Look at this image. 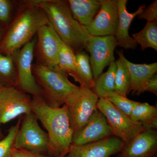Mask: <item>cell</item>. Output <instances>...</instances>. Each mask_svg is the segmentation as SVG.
I'll return each instance as SVG.
<instances>
[{"label": "cell", "mask_w": 157, "mask_h": 157, "mask_svg": "<svg viewBox=\"0 0 157 157\" xmlns=\"http://www.w3.org/2000/svg\"><path fill=\"white\" fill-rule=\"evenodd\" d=\"M15 16L0 42V52L13 56L32 40L40 28L49 23L36 0L17 1Z\"/></svg>", "instance_id": "6da1fadb"}, {"label": "cell", "mask_w": 157, "mask_h": 157, "mask_svg": "<svg viewBox=\"0 0 157 157\" xmlns=\"http://www.w3.org/2000/svg\"><path fill=\"white\" fill-rule=\"evenodd\" d=\"M32 111L47 131L48 154L51 157H65L72 144L73 130L65 104L53 108L42 98L33 97Z\"/></svg>", "instance_id": "7a4b0ae2"}, {"label": "cell", "mask_w": 157, "mask_h": 157, "mask_svg": "<svg viewBox=\"0 0 157 157\" xmlns=\"http://www.w3.org/2000/svg\"><path fill=\"white\" fill-rule=\"evenodd\" d=\"M63 42L76 54L86 49L91 36L74 19L67 1L36 0Z\"/></svg>", "instance_id": "3957f363"}, {"label": "cell", "mask_w": 157, "mask_h": 157, "mask_svg": "<svg viewBox=\"0 0 157 157\" xmlns=\"http://www.w3.org/2000/svg\"><path fill=\"white\" fill-rule=\"evenodd\" d=\"M33 71L37 83L44 93V100L53 108L62 107L78 87L68 78V75L57 67L33 64Z\"/></svg>", "instance_id": "277c9868"}, {"label": "cell", "mask_w": 157, "mask_h": 157, "mask_svg": "<svg viewBox=\"0 0 157 157\" xmlns=\"http://www.w3.org/2000/svg\"><path fill=\"white\" fill-rule=\"evenodd\" d=\"M37 37L25 44L14 54L17 76L16 88L33 97L43 98L44 93L37 83L33 71V62Z\"/></svg>", "instance_id": "5b68a950"}, {"label": "cell", "mask_w": 157, "mask_h": 157, "mask_svg": "<svg viewBox=\"0 0 157 157\" xmlns=\"http://www.w3.org/2000/svg\"><path fill=\"white\" fill-rule=\"evenodd\" d=\"M38 121L33 112L24 115L13 147L39 154L48 153V135L39 126Z\"/></svg>", "instance_id": "8992f818"}, {"label": "cell", "mask_w": 157, "mask_h": 157, "mask_svg": "<svg viewBox=\"0 0 157 157\" xmlns=\"http://www.w3.org/2000/svg\"><path fill=\"white\" fill-rule=\"evenodd\" d=\"M99 99L90 89L78 86L66 100L64 104L67 108L73 136L80 131L97 109Z\"/></svg>", "instance_id": "52a82bcc"}, {"label": "cell", "mask_w": 157, "mask_h": 157, "mask_svg": "<svg viewBox=\"0 0 157 157\" xmlns=\"http://www.w3.org/2000/svg\"><path fill=\"white\" fill-rule=\"evenodd\" d=\"M97 107L105 116L112 135L121 139L124 144L145 130L140 124L119 110L106 98L99 99Z\"/></svg>", "instance_id": "ba28073f"}, {"label": "cell", "mask_w": 157, "mask_h": 157, "mask_svg": "<svg viewBox=\"0 0 157 157\" xmlns=\"http://www.w3.org/2000/svg\"><path fill=\"white\" fill-rule=\"evenodd\" d=\"M32 100L16 87H0V126L32 112Z\"/></svg>", "instance_id": "9c48e42d"}, {"label": "cell", "mask_w": 157, "mask_h": 157, "mask_svg": "<svg viewBox=\"0 0 157 157\" xmlns=\"http://www.w3.org/2000/svg\"><path fill=\"white\" fill-rule=\"evenodd\" d=\"M34 50L36 63L51 67H57L62 42L50 22L39 29Z\"/></svg>", "instance_id": "30bf717a"}, {"label": "cell", "mask_w": 157, "mask_h": 157, "mask_svg": "<svg viewBox=\"0 0 157 157\" xmlns=\"http://www.w3.org/2000/svg\"><path fill=\"white\" fill-rule=\"evenodd\" d=\"M117 46L114 36H93L89 39L86 49L90 53V61L94 79L103 70L115 61L114 52Z\"/></svg>", "instance_id": "8fae6325"}, {"label": "cell", "mask_w": 157, "mask_h": 157, "mask_svg": "<svg viewBox=\"0 0 157 157\" xmlns=\"http://www.w3.org/2000/svg\"><path fill=\"white\" fill-rule=\"evenodd\" d=\"M100 10L90 25L85 27L93 36H115L118 21L117 0H101Z\"/></svg>", "instance_id": "7c38bea8"}, {"label": "cell", "mask_w": 157, "mask_h": 157, "mask_svg": "<svg viewBox=\"0 0 157 157\" xmlns=\"http://www.w3.org/2000/svg\"><path fill=\"white\" fill-rule=\"evenodd\" d=\"M124 145L120 138L111 136L82 145L72 144L65 157H110L117 155Z\"/></svg>", "instance_id": "4fadbf2b"}, {"label": "cell", "mask_w": 157, "mask_h": 157, "mask_svg": "<svg viewBox=\"0 0 157 157\" xmlns=\"http://www.w3.org/2000/svg\"><path fill=\"white\" fill-rule=\"evenodd\" d=\"M112 135L105 116L97 109L82 128L73 136L72 144L82 145L92 143Z\"/></svg>", "instance_id": "5bb4252c"}, {"label": "cell", "mask_w": 157, "mask_h": 157, "mask_svg": "<svg viewBox=\"0 0 157 157\" xmlns=\"http://www.w3.org/2000/svg\"><path fill=\"white\" fill-rule=\"evenodd\" d=\"M117 157H157V131L144 130L125 144Z\"/></svg>", "instance_id": "9a60e30c"}, {"label": "cell", "mask_w": 157, "mask_h": 157, "mask_svg": "<svg viewBox=\"0 0 157 157\" xmlns=\"http://www.w3.org/2000/svg\"><path fill=\"white\" fill-rule=\"evenodd\" d=\"M127 0H117L118 21L114 36L118 46L125 49H135L137 44L129 35V28L134 18L143 12L146 6L141 5L137 11L130 13L127 10Z\"/></svg>", "instance_id": "2e32d148"}, {"label": "cell", "mask_w": 157, "mask_h": 157, "mask_svg": "<svg viewBox=\"0 0 157 157\" xmlns=\"http://www.w3.org/2000/svg\"><path fill=\"white\" fill-rule=\"evenodd\" d=\"M119 58L124 63L131 77L130 91L139 95L145 92V85L149 78L157 73V63L151 64H136L129 61L122 51H117Z\"/></svg>", "instance_id": "e0dca14e"}, {"label": "cell", "mask_w": 157, "mask_h": 157, "mask_svg": "<svg viewBox=\"0 0 157 157\" xmlns=\"http://www.w3.org/2000/svg\"><path fill=\"white\" fill-rule=\"evenodd\" d=\"M67 2L74 19L84 27L92 22L101 5V0H69Z\"/></svg>", "instance_id": "ac0fdd59"}, {"label": "cell", "mask_w": 157, "mask_h": 157, "mask_svg": "<svg viewBox=\"0 0 157 157\" xmlns=\"http://www.w3.org/2000/svg\"><path fill=\"white\" fill-rule=\"evenodd\" d=\"M130 117L145 130L157 129V108L148 103L135 102Z\"/></svg>", "instance_id": "d6986e66"}, {"label": "cell", "mask_w": 157, "mask_h": 157, "mask_svg": "<svg viewBox=\"0 0 157 157\" xmlns=\"http://www.w3.org/2000/svg\"><path fill=\"white\" fill-rule=\"evenodd\" d=\"M116 69L115 61L113 62L107 72L102 73L95 79L91 90L99 99L106 98L109 93L114 91Z\"/></svg>", "instance_id": "ffe728a7"}, {"label": "cell", "mask_w": 157, "mask_h": 157, "mask_svg": "<svg viewBox=\"0 0 157 157\" xmlns=\"http://www.w3.org/2000/svg\"><path fill=\"white\" fill-rule=\"evenodd\" d=\"M75 54L77 65V76L75 81L79 83L80 87L91 89L94 84L95 79L90 56L83 51Z\"/></svg>", "instance_id": "44dd1931"}, {"label": "cell", "mask_w": 157, "mask_h": 157, "mask_svg": "<svg viewBox=\"0 0 157 157\" xmlns=\"http://www.w3.org/2000/svg\"><path fill=\"white\" fill-rule=\"evenodd\" d=\"M17 84L14 56L0 52V87H16Z\"/></svg>", "instance_id": "7402d4cb"}, {"label": "cell", "mask_w": 157, "mask_h": 157, "mask_svg": "<svg viewBox=\"0 0 157 157\" xmlns=\"http://www.w3.org/2000/svg\"><path fill=\"white\" fill-rule=\"evenodd\" d=\"M132 38L141 50L152 48L157 51V20L147 21L144 28L138 33L132 34Z\"/></svg>", "instance_id": "603a6c76"}, {"label": "cell", "mask_w": 157, "mask_h": 157, "mask_svg": "<svg viewBox=\"0 0 157 157\" xmlns=\"http://www.w3.org/2000/svg\"><path fill=\"white\" fill-rule=\"evenodd\" d=\"M57 67L76 81L77 76L76 54L63 41L59 52Z\"/></svg>", "instance_id": "cb8c5ba5"}, {"label": "cell", "mask_w": 157, "mask_h": 157, "mask_svg": "<svg viewBox=\"0 0 157 157\" xmlns=\"http://www.w3.org/2000/svg\"><path fill=\"white\" fill-rule=\"evenodd\" d=\"M116 71L114 91L121 95L127 97L131 89V77L128 70L123 61L119 58L115 61Z\"/></svg>", "instance_id": "d4e9b609"}, {"label": "cell", "mask_w": 157, "mask_h": 157, "mask_svg": "<svg viewBox=\"0 0 157 157\" xmlns=\"http://www.w3.org/2000/svg\"><path fill=\"white\" fill-rule=\"evenodd\" d=\"M17 1L0 0V26L7 29L15 16Z\"/></svg>", "instance_id": "484cf974"}, {"label": "cell", "mask_w": 157, "mask_h": 157, "mask_svg": "<svg viewBox=\"0 0 157 157\" xmlns=\"http://www.w3.org/2000/svg\"><path fill=\"white\" fill-rule=\"evenodd\" d=\"M22 118H19L16 124L10 127L7 135L0 140V157H12L11 150Z\"/></svg>", "instance_id": "4316f807"}, {"label": "cell", "mask_w": 157, "mask_h": 157, "mask_svg": "<svg viewBox=\"0 0 157 157\" xmlns=\"http://www.w3.org/2000/svg\"><path fill=\"white\" fill-rule=\"evenodd\" d=\"M116 107L122 112L130 117L136 101L121 95L115 91L109 93L106 98Z\"/></svg>", "instance_id": "83f0119b"}, {"label": "cell", "mask_w": 157, "mask_h": 157, "mask_svg": "<svg viewBox=\"0 0 157 157\" xmlns=\"http://www.w3.org/2000/svg\"><path fill=\"white\" fill-rule=\"evenodd\" d=\"M139 19H145L147 21H154L157 20V1L155 0L151 4L145 8L143 12L137 15Z\"/></svg>", "instance_id": "f1b7e54d"}, {"label": "cell", "mask_w": 157, "mask_h": 157, "mask_svg": "<svg viewBox=\"0 0 157 157\" xmlns=\"http://www.w3.org/2000/svg\"><path fill=\"white\" fill-rule=\"evenodd\" d=\"M12 157H51L49 155L35 153L32 152L19 149L12 147L11 150Z\"/></svg>", "instance_id": "f546056e"}, {"label": "cell", "mask_w": 157, "mask_h": 157, "mask_svg": "<svg viewBox=\"0 0 157 157\" xmlns=\"http://www.w3.org/2000/svg\"><path fill=\"white\" fill-rule=\"evenodd\" d=\"M145 92H148L157 95V75L156 73L152 76L147 82Z\"/></svg>", "instance_id": "4dcf8cb0"}, {"label": "cell", "mask_w": 157, "mask_h": 157, "mask_svg": "<svg viewBox=\"0 0 157 157\" xmlns=\"http://www.w3.org/2000/svg\"><path fill=\"white\" fill-rule=\"evenodd\" d=\"M6 29L3 28L0 26V42L2 39L4 35H5V32H6Z\"/></svg>", "instance_id": "1f68e13d"}, {"label": "cell", "mask_w": 157, "mask_h": 157, "mask_svg": "<svg viewBox=\"0 0 157 157\" xmlns=\"http://www.w3.org/2000/svg\"><path fill=\"white\" fill-rule=\"evenodd\" d=\"M5 136L4 134H3L2 129L0 128V140H2V139L5 137Z\"/></svg>", "instance_id": "d6a6232c"}]
</instances>
